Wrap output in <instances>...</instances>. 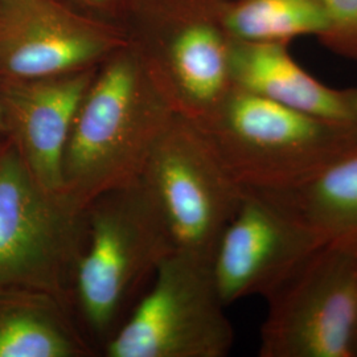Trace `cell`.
Here are the masks:
<instances>
[{"instance_id":"5bb4252c","label":"cell","mask_w":357,"mask_h":357,"mask_svg":"<svg viewBox=\"0 0 357 357\" xmlns=\"http://www.w3.org/2000/svg\"><path fill=\"white\" fill-rule=\"evenodd\" d=\"M255 192L326 240L357 243V151L293 187Z\"/></svg>"},{"instance_id":"8fae6325","label":"cell","mask_w":357,"mask_h":357,"mask_svg":"<svg viewBox=\"0 0 357 357\" xmlns=\"http://www.w3.org/2000/svg\"><path fill=\"white\" fill-rule=\"evenodd\" d=\"M97 68L26 81H0L10 141L38 185L63 191V160L78 107Z\"/></svg>"},{"instance_id":"7c38bea8","label":"cell","mask_w":357,"mask_h":357,"mask_svg":"<svg viewBox=\"0 0 357 357\" xmlns=\"http://www.w3.org/2000/svg\"><path fill=\"white\" fill-rule=\"evenodd\" d=\"M231 84L294 110L357 123V88H332L295 61L287 44L233 40Z\"/></svg>"},{"instance_id":"5b68a950","label":"cell","mask_w":357,"mask_h":357,"mask_svg":"<svg viewBox=\"0 0 357 357\" xmlns=\"http://www.w3.org/2000/svg\"><path fill=\"white\" fill-rule=\"evenodd\" d=\"M86 236L85 209L40 187L11 141L0 147V286L50 294L68 307Z\"/></svg>"},{"instance_id":"9a60e30c","label":"cell","mask_w":357,"mask_h":357,"mask_svg":"<svg viewBox=\"0 0 357 357\" xmlns=\"http://www.w3.org/2000/svg\"><path fill=\"white\" fill-rule=\"evenodd\" d=\"M225 26L231 40L287 44L314 36L321 41L330 20L317 0H229Z\"/></svg>"},{"instance_id":"e0dca14e","label":"cell","mask_w":357,"mask_h":357,"mask_svg":"<svg viewBox=\"0 0 357 357\" xmlns=\"http://www.w3.org/2000/svg\"><path fill=\"white\" fill-rule=\"evenodd\" d=\"M84 13L115 24L123 23L134 0H66Z\"/></svg>"},{"instance_id":"7a4b0ae2","label":"cell","mask_w":357,"mask_h":357,"mask_svg":"<svg viewBox=\"0 0 357 357\" xmlns=\"http://www.w3.org/2000/svg\"><path fill=\"white\" fill-rule=\"evenodd\" d=\"M85 212L88 236L68 307L96 355H101L172 248L139 178L103 192Z\"/></svg>"},{"instance_id":"2e32d148","label":"cell","mask_w":357,"mask_h":357,"mask_svg":"<svg viewBox=\"0 0 357 357\" xmlns=\"http://www.w3.org/2000/svg\"><path fill=\"white\" fill-rule=\"evenodd\" d=\"M317 1L330 20V32L320 43L333 53L357 61V0Z\"/></svg>"},{"instance_id":"8992f818","label":"cell","mask_w":357,"mask_h":357,"mask_svg":"<svg viewBox=\"0 0 357 357\" xmlns=\"http://www.w3.org/2000/svg\"><path fill=\"white\" fill-rule=\"evenodd\" d=\"M265 299L259 356L356 357L357 243H323Z\"/></svg>"},{"instance_id":"ac0fdd59","label":"cell","mask_w":357,"mask_h":357,"mask_svg":"<svg viewBox=\"0 0 357 357\" xmlns=\"http://www.w3.org/2000/svg\"><path fill=\"white\" fill-rule=\"evenodd\" d=\"M8 142H10V137H8V131H7V126H6L4 116H3V112H1V106H0V147H3Z\"/></svg>"},{"instance_id":"30bf717a","label":"cell","mask_w":357,"mask_h":357,"mask_svg":"<svg viewBox=\"0 0 357 357\" xmlns=\"http://www.w3.org/2000/svg\"><path fill=\"white\" fill-rule=\"evenodd\" d=\"M327 241L262 193L243 188L211 259L221 302L228 307L252 295L266 298Z\"/></svg>"},{"instance_id":"9c48e42d","label":"cell","mask_w":357,"mask_h":357,"mask_svg":"<svg viewBox=\"0 0 357 357\" xmlns=\"http://www.w3.org/2000/svg\"><path fill=\"white\" fill-rule=\"evenodd\" d=\"M128 43L121 24L66 0H0V81L93 69Z\"/></svg>"},{"instance_id":"52a82bcc","label":"cell","mask_w":357,"mask_h":357,"mask_svg":"<svg viewBox=\"0 0 357 357\" xmlns=\"http://www.w3.org/2000/svg\"><path fill=\"white\" fill-rule=\"evenodd\" d=\"M139 181L165 225L172 252L211 265L217 243L243 199L191 119L175 115Z\"/></svg>"},{"instance_id":"4fadbf2b","label":"cell","mask_w":357,"mask_h":357,"mask_svg":"<svg viewBox=\"0 0 357 357\" xmlns=\"http://www.w3.org/2000/svg\"><path fill=\"white\" fill-rule=\"evenodd\" d=\"M96 352L56 296L0 286V357H89Z\"/></svg>"},{"instance_id":"d6986e66","label":"cell","mask_w":357,"mask_h":357,"mask_svg":"<svg viewBox=\"0 0 357 357\" xmlns=\"http://www.w3.org/2000/svg\"><path fill=\"white\" fill-rule=\"evenodd\" d=\"M356 357H357V351H356Z\"/></svg>"},{"instance_id":"ba28073f","label":"cell","mask_w":357,"mask_h":357,"mask_svg":"<svg viewBox=\"0 0 357 357\" xmlns=\"http://www.w3.org/2000/svg\"><path fill=\"white\" fill-rule=\"evenodd\" d=\"M211 265L172 252L105 345V357H224L234 342Z\"/></svg>"},{"instance_id":"6da1fadb","label":"cell","mask_w":357,"mask_h":357,"mask_svg":"<svg viewBox=\"0 0 357 357\" xmlns=\"http://www.w3.org/2000/svg\"><path fill=\"white\" fill-rule=\"evenodd\" d=\"M175 113L128 45L98 66L63 160V191L78 209L137 181Z\"/></svg>"},{"instance_id":"277c9868","label":"cell","mask_w":357,"mask_h":357,"mask_svg":"<svg viewBox=\"0 0 357 357\" xmlns=\"http://www.w3.org/2000/svg\"><path fill=\"white\" fill-rule=\"evenodd\" d=\"M229 0H134L122 23L153 86L175 114L199 121L231 89Z\"/></svg>"},{"instance_id":"3957f363","label":"cell","mask_w":357,"mask_h":357,"mask_svg":"<svg viewBox=\"0 0 357 357\" xmlns=\"http://www.w3.org/2000/svg\"><path fill=\"white\" fill-rule=\"evenodd\" d=\"M192 122L245 190L293 187L357 151V123L302 113L236 86Z\"/></svg>"}]
</instances>
